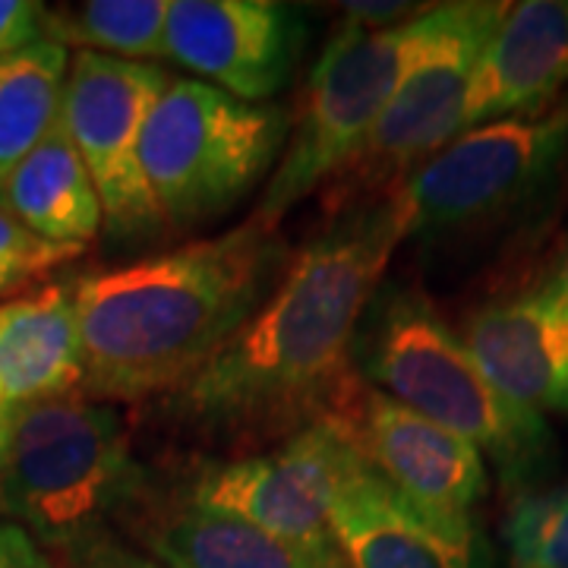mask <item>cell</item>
Returning a JSON list of instances; mask_svg holds the SVG:
<instances>
[{
    "label": "cell",
    "mask_w": 568,
    "mask_h": 568,
    "mask_svg": "<svg viewBox=\"0 0 568 568\" xmlns=\"http://www.w3.org/2000/svg\"><path fill=\"white\" fill-rule=\"evenodd\" d=\"M287 130L282 104H246L203 80H168L142 133V168L164 222L222 219L275 171Z\"/></svg>",
    "instance_id": "obj_5"
},
{
    "label": "cell",
    "mask_w": 568,
    "mask_h": 568,
    "mask_svg": "<svg viewBox=\"0 0 568 568\" xmlns=\"http://www.w3.org/2000/svg\"><path fill=\"white\" fill-rule=\"evenodd\" d=\"M301 48L304 22L275 0H171L168 61L246 104H268L282 92Z\"/></svg>",
    "instance_id": "obj_12"
},
{
    "label": "cell",
    "mask_w": 568,
    "mask_h": 568,
    "mask_svg": "<svg viewBox=\"0 0 568 568\" xmlns=\"http://www.w3.org/2000/svg\"><path fill=\"white\" fill-rule=\"evenodd\" d=\"M316 420L335 426L366 465L426 518L477 534L474 508L489 487L480 448L398 405L354 369Z\"/></svg>",
    "instance_id": "obj_11"
},
{
    "label": "cell",
    "mask_w": 568,
    "mask_h": 568,
    "mask_svg": "<svg viewBox=\"0 0 568 568\" xmlns=\"http://www.w3.org/2000/svg\"><path fill=\"white\" fill-rule=\"evenodd\" d=\"M462 342L506 402L568 417V310L549 278L477 306Z\"/></svg>",
    "instance_id": "obj_13"
},
{
    "label": "cell",
    "mask_w": 568,
    "mask_h": 568,
    "mask_svg": "<svg viewBox=\"0 0 568 568\" xmlns=\"http://www.w3.org/2000/svg\"><path fill=\"white\" fill-rule=\"evenodd\" d=\"M357 465L361 452L332 424L313 420L272 452L205 465L190 487V506L234 515L284 544L345 566L328 511Z\"/></svg>",
    "instance_id": "obj_10"
},
{
    "label": "cell",
    "mask_w": 568,
    "mask_h": 568,
    "mask_svg": "<svg viewBox=\"0 0 568 568\" xmlns=\"http://www.w3.org/2000/svg\"><path fill=\"white\" fill-rule=\"evenodd\" d=\"M168 80L155 63L95 51H77L67 67L61 121L102 200L104 231L121 244L152 241L168 227L142 168L145 121Z\"/></svg>",
    "instance_id": "obj_9"
},
{
    "label": "cell",
    "mask_w": 568,
    "mask_h": 568,
    "mask_svg": "<svg viewBox=\"0 0 568 568\" xmlns=\"http://www.w3.org/2000/svg\"><path fill=\"white\" fill-rule=\"evenodd\" d=\"M407 219L398 193L335 219L297 250L246 325L171 395L183 424L265 433L313 424L354 369V342L383 287Z\"/></svg>",
    "instance_id": "obj_1"
},
{
    "label": "cell",
    "mask_w": 568,
    "mask_h": 568,
    "mask_svg": "<svg viewBox=\"0 0 568 568\" xmlns=\"http://www.w3.org/2000/svg\"><path fill=\"white\" fill-rule=\"evenodd\" d=\"M7 443H10V405L0 410V465L7 458Z\"/></svg>",
    "instance_id": "obj_26"
},
{
    "label": "cell",
    "mask_w": 568,
    "mask_h": 568,
    "mask_svg": "<svg viewBox=\"0 0 568 568\" xmlns=\"http://www.w3.org/2000/svg\"><path fill=\"white\" fill-rule=\"evenodd\" d=\"M48 7L32 0H0V58L26 51L29 44L44 41Z\"/></svg>",
    "instance_id": "obj_23"
},
{
    "label": "cell",
    "mask_w": 568,
    "mask_h": 568,
    "mask_svg": "<svg viewBox=\"0 0 568 568\" xmlns=\"http://www.w3.org/2000/svg\"><path fill=\"white\" fill-rule=\"evenodd\" d=\"M508 7L503 0L433 3L426 39L357 159L328 183L335 203L392 193L414 168L465 133L477 67Z\"/></svg>",
    "instance_id": "obj_7"
},
{
    "label": "cell",
    "mask_w": 568,
    "mask_h": 568,
    "mask_svg": "<svg viewBox=\"0 0 568 568\" xmlns=\"http://www.w3.org/2000/svg\"><path fill=\"white\" fill-rule=\"evenodd\" d=\"M171 0H89L44 17V41L121 61H164Z\"/></svg>",
    "instance_id": "obj_20"
},
{
    "label": "cell",
    "mask_w": 568,
    "mask_h": 568,
    "mask_svg": "<svg viewBox=\"0 0 568 568\" xmlns=\"http://www.w3.org/2000/svg\"><path fill=\"white\" fill-rule=\"evenodd\" d=\"M426 22L429 7L392 29L347 22L332 36L310 73L291 140L253 212L260 222L278 227L294 205L328 186L357 159L417 58Z\"/></svg>",
    "instance_id": "obj_6"
},
{
    "label": "cell",
    "mask_w": 568,
    "mask_h": 568,
    "mask_svg": "<svg viewBox=\"0 0 568 568\" xmlns=\"http://www.w3.org/2000/svg\"><path fill=\"white\" fill-rule=\"evenodd\" d=\"M0 209L51 244L85 250L99 237L102 200L61 118L3 183Z\"/></svg>",
    "instance_id": "obj_17"
},
{
    "label": "cell",
    "mask_w": 568,
    "mask_h": 568,
    "mask_svg": "<svg viewBox=\"0 0 568 568\" xmlns=\"http://www.w3.org/2000/svg\"><path fill=\"white\" fill-rule=\"evenodd\" d=\"M568 89V0L511 3L489 39L470 89L465 133L544 114Z\"/></svg>",
    "instance_id": "obj_14"
},
{
    "label": "cell",
    "mask_w": 568,
    "mask_h": 568,
    "mask_svg": "<svg viewBox=\"0 0 568 568\" xmlns=\"http://www.w3.org/2000/svg\"><path fill=\"white\" fill-rule=\"evenodd\" d=\"M549 282L556 284V291H559V297H562V304L568 310V237L566 244L559 246V253H556V263H552V272H549Z\"/></svg>",
    "instance_id": "obj_25"
},
{
    "label": "cell",
    "mask_w": 568,
    "mask_h": 568,
    "mask_svg": "<svg viewBox=\"0 0 568 568\" xmlns=\"http://www.w3.org/2000/svg\"><path fill=\"white\" fill-rule=\"evenodd\" d=\"M566 152L568 102L467 130L395 186L407 237L499 222L547 186Z\"/></svg>",
    "instance_id": "obj_8"
},
{
    "label": "cell",
    "mask_w": 568,
    "mask_h": 568,
    "mask_svg": "<svg viewBox=\"0 0 568 568\" xmlns=\"http://www.w3.org/2000/svg\"><path fill=\"white\" fill-rule=\"evenodd\" d=\"M140 484L130 426L82 392L10 407L0 515L51 547L89 540Z\"/></svg>",
    "instance_id": "obj_4"
},
{
    "label": "cell",
    "mask_w": 568,
    "mask_h": 568,
    "mask_svg": "<svg viewBox=\"0 0 568 568\" xmlns=\"http://www.w3.org/2000/svg\"><path fill=\"white\" fill-rule=\"evenodd\" d=\"M0 388L10 407L82 388V351L73 284L0 304Z\"/></svg>",
    "instance_id": "obj_16"
},
{
    "label": "cell",
    "mask_w": 568,
    "mask_h": 568,
    "mask_svg": "<svg viewBox=\"0 0 568 568\" xmlns=\"http://www.w3.org/2000/svg\"><path fill=\"white\" fill-rule=\"evenodd\" d=\"M67 67L70 54L54 41L0 58V190L61 118Z\"/></svg>",
    "instance_id": "obj_19"
},
{
    "label": "cell",
    "mask_w": 568,
    "mask_h": 568,
    "mask_svg": "<svg viewBox=\"0 0 568 568\" xmlns=\"http://www.w3.org/2000/svg\"><path fill=\"white\" fill-rule=\"evenodd\" d=\"M149 547L168 568H345L234 515L190 503L149 530Z\"/></svg>",
    "instance_id": "obj_18"
},
{
    "label": "cell",
    "mask_w": 568,
    "mask_h": 568,
    "mask_svg": "<svg viewBox=\"0 0 568 568\" xmlns=\"http://www.w3.org/2000/svg\"><path fill=\"white\" fill-rule=\"evenodd\" d=\"M328 528L345 568H477V534L436 525L364 458L335 496Z\"/></svg>",
    "instance_id": "obj_15"
},
{
    "label": "cell",
    "mask_w": 568,
    "mask_h": 568,
    "mask_svg": "<svg viewBox=\"0 0 568 568\" xmlns=\"http://www.w3.org/2000/svg\"><path fill=\"white\" fill-rule=\"evenodd\" d=\"M0 568H48L36 540L13 521H0Z\"/></svg>",
    "instance_id": "obj_24"
},
{
    "label": "cell",
    "mask_w": 568,
    "mask_h": 568,
    "mask_svg": "<svg viewBox=\"0 0 568 568\" xmlns=\"http://www.w3.org/2000/svg\"><path fill=\"white\" fill-rule=\"evenodd\" d=\"M82 246L51 244L0 209V297L22 291L51 268L77 260Z\"/></svg>",
    "instance_id": "obj_22"
},
{
    "label": "cell",
    "mask_w": 568,
    "mask_h": 568,
    "mask_svg": "<svg viewBox=\"0 0 568 568\" xmlns=\"http://www.w3.org/2000/svg\"><path fill=\"white\" fill-rule=\"evenodd\" d=\"M357 347L369 386L480 448L508 489H534L552 470L556 443L547 420L489 386L462 335L417 287H379Z\"/></svg>",
    "instance_id": "obj_3"
},
{
    "label": "cell",
    "mask_w": 568,
    "mask_h": 568,
    "mask_svg": "<svg viewBox=\"0 0 568 568\" xmlns=\"http://www.w3.org/2000/svg\"><path fill=\"white\" fill-rule=\"evenodd\" d=\"M287 260L278 227L250 215L209 241L82 275L80 392L108 405L174 395L244 328Z\"/></svg>",
    "instance_id": "obj_2"
},
{
    "label": "cell",
    "mask_w": 568,
    "mask_h": 568,
    "mask_svg": "<svg viewBox=\"0 0 568 568\" xmlns=\"http://www.w3.org/2000/svg\"><path fill=\"white\" fill-rule=\"evenodd\" d=\"M503 540L515 568H568V480L515 493Z\"/></svg>",
    "instance_id": "obj_21"
}]
</instances>
